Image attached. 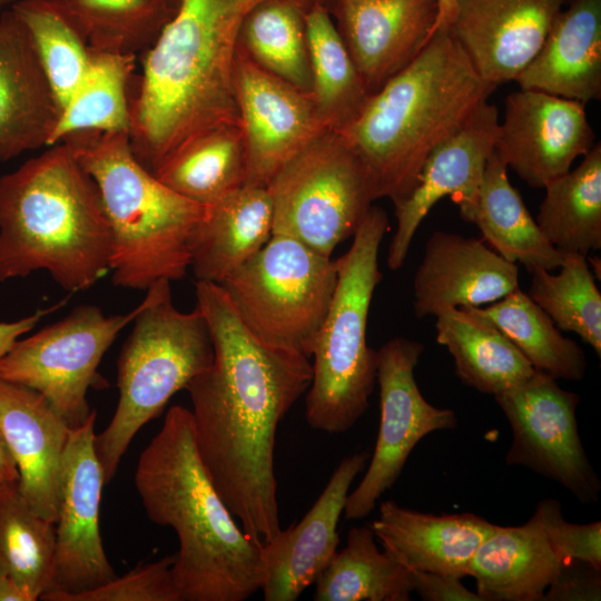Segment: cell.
Wrapping results in <instances>:
<instances>
[{"label": "cell", "mask_w": 601, "mask_h": 601, "mask_svg": "<svg viewBox=\"0 0 601 601\" xmlns=\"http://www.w3.org/2000/svg\"><path fill=\"white\" fill-rule=\"evenodd\" d=\"M196 298L214 343L211 364L185 387L197 452L244 533L263 545L282 530L277 426L308 390L312 363L255 335L219 284L197 280Z\"/></svg>", "instance_id": "6da1fadb"}, {"label": "cell", "mask_w": 601, "mask_h": 601, "mask_svg": "<svg viewBox=\"0 0 601 601\" xmlns=\"http://www.w3.org/2000/svg\"><path fill=\"white\" fill-rule=\"evenodd\" d=\"M262 0H179L145 50L130 99V144L152 174L178 147L215 127L240 125L234 65L242 23Z\"/></svg>", "instance_id": "7a4b0ae2"}, {"label": "cell", "mask_w": 601, "mask_h": 601, "mask_svg": "<svg viewBox=\"0 0 601 601\" xmlns=\"http://www.w3.org/2000/svg\"><path fill=\"white\" fill-rule=\"evenodd\" d=\"M135 486L147 518L171 528V573L183 601H244L265 581L262 546L217 492L196 447L190 410L171 406L141 452Z\"/></svg>", "instance_id": "3957f363"}, {"label": "cell", "mask_w": 601, "mask_h": 601, "mask_svg": "<svg viewBox=\"0 0 601 601\" xmlns=\"http://www.w3.org/2000/svg\"><path fill=\"white\" fill-rule=\"evenodd\" d=\"M496 87L476 72L449 28L440 29L339 134L366 166L378 198L395 207L413 190L430 154Z\"/></svg>", "instance_id": "277c9868"}, {"label": "cell", "mask_w": 601, "mask_h": 601, "mask_svg": "<svg viewBox=\"0 0 601 601\" xmlns=\"http://www.w3.org/2000/svg\"><path fill=\"white\" fill-rule=\"evenodd\" d=\"M111 256L99 190L66 142L0 177V282L45 269L80 292L110 269Z\"/></svg>", "instance_id": "5b68a950"}, {"label": "cell", "mask_w": 601, "mask_h": 601, "mask_svg": "<svg viewBox=\"0 0 601 601\" xmlns=\"http://www.w3.org/2000/svg\"><path fill=\"white\" fill-rule=\"evenodd\" d=\"M62 141L99 190L112 234L114 284L146 290L159 279L185 277L205 205L180 196L141 165L127 131H82Z\"/></svg>", "instance_id": "8992f818"}, {"label": "cell", "mask_w": 601, "mask_h": 601, "mask_svg": "<svg viewBox=\"0 0 601 601\" xmlns=\"http://www.w3.org/2000/svg\"><path fill=\"white\" fill-rule=\"evenodd\" d=\"M388 228L385 210L372 206L349 249L335 260L336 287L312 352L306 421L314 430L346 432L368 408L377 352L367 345V317L382 279L378 252Z\"/></svg>", "instance_id": "52a82bcc"}, {"label": "cell", "mask_w": 601, "mask_h": 601, "mask_svg": "<svg viewBox=\"0 0 601 601\" xmlns=\"http://www.w3.org/2000/svg\"><path fill=\"white\" fill-rule=\"evenodd\" d=\"M146 290L119 355L116 411L95 437L105 483L115 476L136 433L214 359L213 337L200 309H177L168 279Z\"/></svg>", "instance_id": "ba28073f"}, {"label": "cell", "mask_w": 601, "mask_h": 601, "mask_svg": "<svg viewBox=\"0 0 601 601\" xmlns=\"http://www.w3.org/2000/svg\"><path fill=\"white\" fill-rule=\"evenodd\" d=\"M266 188L273 234L293 237L328 258L339 243L354 236L378 199L362 159L332 130L303 147Z\"/></svg>", "instance_id": "9c48e42d"}, {"label": "cell", "mask_w": 601, "mask_h": 601, "mask_svg": "<svg viewBox=\"0 0 601 601\" xmlns=\"http://www.w3.org/2000/svg\"><path fill=\"white\" fill-rule=\"evenodd\" d=\"M336 283L335 262L293 237L273 234L219 285L255 335L311 358Z\"/></svg>", "instance_id": "30bf717a"}, {"label": "cell", "mask_w": 601, "mask_h": 601, "mask_svg": "<svg viewBox=\"0 0 601 601\" xmlns=\"http://www.w3.org/2000/svg\"><path fill=\"white\" fill-rule=\"evenodd\" d=\"M137 311L106 315L93 305L76 307L61 321L19 338L0 359V380L38 392L70 428L80 426L92 412L87 393L98 365Z\"/></svg>", "instance_id": "8fae6325"}, {"label": "cell", "mask_w": 601, "mask_h": 601, "mask_svg": "<svg viewBox=\"0 0 601 601\" xmlns=\"http://www.w3.org/2000/svg\"><path fill=\"white\" fill-rule=\"evenodd\" d=\"M423 351L422 343L402 336L391 338L376 351L378 434L362 481L347 495L343 511L347 520L363 519L374 510L424 436L457 426L454 411L430 404L416 384L414 370Z\"/></svg>", "instance_id": "7c38bea8"}, {"label": "cell", "mask_w": 601, "mask_h": 601, "mask_svg": "<svg viewBox=\"0 0 601 601\" xmlns=\"http://www.w3.org/2000/svg\"><path fill=\"white\" fill-rule=\"evenodd\" d=\"M513 440L509 466H524L558 482L582 503L595 502L600 479L583 449L575 416L580 396L541 372L494 396Z\"/></svg>", "instance_id": "4fadbf2b"}, {"label": "cell", "mask_w": 601, "mask_h": 601, "mask_svg": "<svg viewBox=\"0 0 601 601\" xmlns=\"http://www.w3.org/2000/svg\"><path fill=\"white\" fill-rule=\"evenodd\" d=\"M96 411L70 428L62 455L60 501L56 521L53 587L40 597L93 590L117 575L105 553L99 531L104 471L95 446Z\"/></svg>", "instance_id": "5bb4252c"}, {"label": "cell", "mask_w": 601, "mask_h": 601, "mask_svg": "<svg viewBox=\"0 0 601 601\" xmlns=\"http://www.w3.org/2000/svg\"><path fill=\"white\" fill-rule=\"evenodd\" d=\"M234 90L245 147L244 185L267 187L292 157L328 130L309 93L258 66L239 46Z\"/></svg>", "instance_id": "9a60e30c"}, {"label": "cell", "mask_w": 601, "mask_h": 601, "mask_svg": "<svg viewBox=\"0 0 601 601\" xmlns=\"http://www.w3.org/2000/svg\"><path fill=\"white\" fill-rule=\"evenodd\" d=\"M585 105L539 90L505 99L494 154L529 186L544 188L594 146Z\"/></svg>", "instance_id": "2e32d148"}, {"label": "cell", "mask_w": 601, "mask_h": 601, "mask_svg": "<svg viewBox=\"0 0 601 601\" xmlns=\"http://www.w3.org/2000/svg\"><path fill=\"white\" fill-rule=\"evenodd\" d=\"M499 126V111L486 101L430 154L413 190L395 206L396 230L388 246V268L403 266L418 226L443 197L449 196L462 218L471 223Z\"/></svg>", "instance_id": "e0dca14e"}, {"label": "cell", "mask_w": 601, "mask_h": 601, "mask_svg": "<svg viewBox=\"0 0 601 601\" xmlns=\"http://www.w3.org/2000/svg\"><path fill=\"white\" fill-rule=\"evenodd\" d=\"M326 7L371 95L423 50L439 13V0H331Z\"/></svg>", "instance_id": "ac0fdd59"}, {"label": "cell", "mask_w": 601, "mask_h": 601, "mask_svg": "<svg viewBox=\"0 0 601 601\" xmlns=\"http://www.w3.org/2000/svg\"><path fill=\"white\" fill-rule=\"evenodd\" d=\"M562 8L559 0H456L447 28L476 72L499 86L528 67Z\"/></svg>", "instance_id": "d6986e66"}, {"label": "cell", "mask_w": 601, "mask_h": 601, "mask_svg": "<svg viewBox=\"0 0 601 601\" xmlns=\"http://www.w3.org/2000/svg\"><path fill=\"white\" fill-rule=\"evenodd\" d=\"M370 457L368 451L344 457L304 518L263 544L265 601L296 600L333 559L349 487Z\"/></svg>", "instance_id": "ffe728a7"}, {"label": "cell", "mask_w": 601, "mask_h": 601, "mask_svg": "<svg viewBox=\"0 0 601 601\" xmlns=\"http://www.w3.org/2000/svg\"><path fill=\"white\" fill-rule=\"evenodd\" d=\"M519 287V267L483 240L434 231L415 273L417 318L493 303Z\"/></svg>", "instance_id": "44dd1931"}, {"label": "cell", "mask_w": 601, "mask_h": 601, "mask_svg": "<svg viewBox=\"0 0 601 601\" xmlns=\"http://www.w3.org/2000/svg\"><path fill=\"white\" fill-rule=\"evenodd\" d=\"M61 112L33 41L11 9L0 13V161L49 146Z\"/></svg>", "instance_id": "7402d4cb"}, {"label": "cell", "mask_w": 601, "mask_h": 601, "mask_svg": "<svg viewBox=\"0 0 601 601\" xmlns=\"http://www.w3.org/2000/svg\"><path fill=\"white\" fill-rule=\"evenodd\" d=\"M0 430L18 467L22 496L56 523L70 427L38 392L0 380Z\"/></svg>", "instance_id": "603a6c76"}, {"label": "cell", "mask_w": 601, "mask_h": 601, "mask_svg": "<svg viewBox=\"0 0 601 601\" xmlns=\"http://www.w3.org/2000/svg\"><path fill=\"white\" fill-rule=\"evenodd\" d=\"M370 526L384 550L408 571L462 579L496 524L473 513L435 515L385 501Z\"/></svg>", "instance_id": "cb8c5ba5"}, {"label": "cell", "mask_w": 601, "mask_h": 601, "mask_svg": "<svg viewBox=\"0 0 601 601\" xmlns=\"http://www.w3.org/2000/svg\"><path fill=\"white\" fill-rule=\"evenodd\" d=\"M583 105L601 98V0H573L561 9L535 57L515 79Z\"/></svg>", "instance_id": "d4e9b609"}, {"label": "cell", "mask_w": 601, "mask_h": 601, "mask_svg": "<svg viewBox=\"0 0 601 601\" xmlns=\"http://www.w3.org/2000/svg\"><path fill=\"white\" fill-rule=\"evenodd\" d=\"M565 561L534 511L524 524L496 525L475 551L467 575L483 601H543Z\"/></svg>", "instance_id": "484cf974"}, {"label": "cell", "mask_w": 601, "mask_h": 601, "mask_svg": "<svg viewBox=\"0 0 601 601\" xmlns=\"http://www.w3.org/2000/svg\"><path fill=\"white\" fill-rule=\"evenodd\" d=\"M273 234V206L266 187L243 185L205 205L191 246L197 280L221 284L250 259Z\"/></svg>", "instance_id": "4316f807"}, {"label": "cell", "mask_w": 601, "mask_h": 601, "mask_svg": "<svg viewBox=\"0 0 601 601\" xmlns=\"http://www.w3.org/2000/svg\"><path fill=\"white\" fill-rule=\"evenodd\" d=\"M435 328L436 342L454 359L456 376L481 393L495 396L535 373L502 332L465 308L441 313Z\"/></svg>", "instance_id": "83f0119b"}, {"label": "cell", "mask_w": 601, "mask_h": 601, "mask_svg": "<svg viewBox=\"0 0 601 601\" xmlns=\"http://www.w3.org/2000/svg\"><path fill=\"white\" fill-rule=\"evenodd\" d=\"M471 223L494 252L508 262L524 265L529 273L540 268L551 272L563 262L564 256L546 239L494 151L485 166Z\"/></svg>", "instance_id": "f1b7e54d"}, {"label": "cell", "mask_w": 601, "mask_h": 601, "mask_svg": "<svg viewBox=\"0 0 601 601\" xmlns=\"http://www.w3.org/2000/svg\"><path fill=\"white\" fill-rule=\"evenodd\" d=\"M312 90L316 110L328 130L339 132L364 109L366 89L328 8L313 2L305 13Z\"/></svg>", "instance_id": "f546056e"}, {"label": "cell", "mask_w": 601, "mask_h": 601, "mask_svg": "<svg viewBox=\"0 0 601 601\" xmlns=\"http://www.w3.org/2000/svg\"><path fill=\"white\" fill-rule=\"evenodd\" d=\"M536 223L562 255L587 256L601 248V144L574 169L545 187Z\"/></svg>", "instance_id": "4dcf8cb0"}, {"label": "cell", "mask_w": 601, "mask_h": 601, "mask_svg": "<svg viewBox=\"0 0 601 601\" xmlns=\"http://www.w3.org/2000/svg\"><path fill=\"white\" fill-rule=\"evenodd\" d=\"M154 175L180 196L209 205L245 183L240 125H221L186 141Z\"/></svg>", "instance_id": "1f68e13d"}, {"label": "cell", "mask_w": 601, "mask_h": 601, "mask_svg": "<svg viewBox=\"0 0 601 601\" xmlns=\"http://www.w3.org/2000/svg\"><path fill=\"white\" fill-rule=\"evenodd\" d=\"M370 525L353 526L346 546L316 579L315 601H408L413 592L406 568L381 552Z\"/></svg>", "instance_id": "d6a6232c"}, {"label": "cell", "mask_w": 601, "mask_h": 601, "mask_svg": "<svg viewBox=\"0 0 601 601\" xmlns=\"http://www.w3.org/2000/svg\"><path fill=\"white\" fill-rule=\"evenodd\" d=\"M502 332L535 371L555 380L580 381L583 349L563 336L550 316L519 287L486 307L465 308Z\"/></svg>", "instance_id": "836d02e7"}, {"label": "cell", "mask_w": 601, "mask_h": 601, "mask_svg": "<svg viewBox=\"0 0 601 601\" xmlns=\"http://www.w3.org/2000/svg\"><path fill=\"white\" fill-rule=\"evenodd\" d=\"M309 0H262L245 17L238 46L258 66L311 93L305 13Z\"/></svg>", "instance_id": "e575fe53"}, {"label": "cell", "mask_w": 601, "mask_h": 601, "mask_svg": "<svg viewBox=\"0 0 601 601\" xmlns=\"http://www.w3.org/2000/svg\"><path fill=\"white\" fill-rule=\"evenodd\" d=\"M135 60L131 53L91 50L88 68L63 105L49 146L82 131L129 132L128 89Z\"/></svg>", "instance_id": "d590c367"}, {"label": "cell", "mask_w": 601, "mask_h": 601, "mask_svg": "<svg viewBox=\"0 0 601 601\" xmlns=\"http://www.w3.org/2000/svg\"><path fill=\"white\" fill-rule=\"evenodd\" d=\"M56 523L35 512L19 482L0 483V571L36 600L53 587Z\"/></svg>", "instance_id": "8d00e7d4"}, {"label": "cell", "mask_w": 601, "mask_h": 601, "mask_svg": "<svg viewBox=\"0 0 601 601\" xmlns=\"http://www.w3.org/2000/svg\"><path fill=\"white\" fill-rule=\"evenodd\" d=\"M10 8L29 31L62 109L89 65L85 36L60 0H18Z\"/></svg>", "instance_id": "74e56055"}, {"label": "cell", "mask_w": 601, "mask_h": 601, "mask_svg": "<svg viewBox=\"0 0 601 601\" xmlns=\"http://www.w3.org/2000/svg\"><path fill=\"white\" fill-rule=\"evenodd\" d=\"M60 1L95 51L146 50L175 12L164 0Z\"/></svg>", "instance_id": "f35d334b"}, {"label": "cell", "mask_w": 601, "mask_h": 601, "mask_svg": "<svg viewBox=\"0 0 601 601\" xmlns=\"http://www.w3.org/2000/svg\"><path fill=\"white\" fill-rule=\"evenodd\" d=\"M563 256L559 274L542 268L530 273L526 294L560 331L575 333L601 356V295L587 256Z\"/></svg>", "instance_id": "ab89813d"}, {"label": "cell", "mask_w": 601, "mask_h": 601, "mask_svg": "<svg viewBox=\"0 0 601 601\" xmlns=\"http://www.w3.org/2000/svg\"><path fill=\"white\" fill-rule=\"evenodd\" d=\"M174 559L166 555L93 590L57 595L53 601H183L171 573Z\"/></svg>", "instance_id": "60d3db41"}, {"label": "cell", "mask_w": 601, "mask_h": 601, "mask_svg": "<svg viewBox=\"0 0 601 601\" xmlns=\"http://www.w3.org/2000/svg\"><path fill=\"white\" fill-rule=\"evenodd\" d=\"M559 553L566 560H579L601 571V522H568L556 499L541 500L534 510Z\"/></svg>", "instance_id": "b9f144b4"}, {"label": "cell", "mask_w": 601, "mask_h": 601, "mask_svg": "<svg viewBox=\"0 0 601 601\" xmlns=\"http://www.w3.org/2000/svg\"><path fill=\"white\" fill-rule=\"evenodd\" d=\"M599 570L579 560L565 561L553 583L546 589L544 601H595L601 598Z\"/></svg>", "instance_id": "7bdbcfd3"}, {"label": "cell", "mask_w": 601, "mask_h": 601, "mask_svg": "<svg viewBox=\"0 0 601 601\" xmlns=\"http://www.w3.org/2000/svg\"><path fill=\"white\" fill-rule=\"evenodd\" d=\"M413 592L424 601H483L463 585L461 579L426 571H408Z\"/></svg>", "instance_id": "ee69618b"}, {"label": "cell", "mask_w": 601, "mask_h": 601, "mask_svg": "<svg viewBox=\"0 0 601 601\" xmlns=\"http://www.w3.org/2000/svg\"><path fill=\"white\" fill-rule=\"evenodd\" d=\"M57 304L50 308L39 309L33 314L14 322L0 323V359L9 352L13 344L24 334L29 333L39 321L55 308L60 307Z\"/></svg>", "instance_id": "f6af8a7d"}, {"label": "cell", "mask_w": 601, "mask_h": 601, "mask_svg": "<svg viewBox=\"0 0 601 601\" xmlns=\"http://www.w3.org/2000/svg\"><path fill=\"white\" fill-rule=\"evenodd\" d=\"M19 479L16 461L0 430V483L19 482Z\"/></svg>", "instance_id": "bcb514c9"}, {"label": "cell", "mask_w": 601, "mask_h": 601, "mask_svg": "<svg viewBox=\"0 0 601 601\" xmlns=\"http://www.w3.org/2000/svg\"><path fill=\"white\" fill-rule=\"evenodd\" d=\"M0 601H35V599L22 585L0 571Z\"/></svg>", "instance_id": "7dc6e473"}, {"label": "cell", "mask_w": 601, "mask_h": 601, "mask_svg": "<svg viewBox=\"0 0 601 601\" xmlns=\"http://www.w3.org/2000/svg\"><path fill=\"white\" fill-rule=\"evenodd\" d=\"M456 0H439V13L434 26V32L449 27Z\"/></svg>", "instance_id": "c3c4849f"}, {"label": "cell", "mask_w": 601, "mask_h": 601, "mask_svg": "<svg viewBox=\"0 0 601 601\" xmlns=\"http://www.w3.org/2000/svg\"><path fill=\"white\" fill-rule=\"evenodd\" d=\"M18 0H0V10L10 8Z\"/></svg>", "instance_id": "681fc988"}, {"label": "cell", "mask_w": 601, "mask_h": 601, "mask_svg": "<svg viewBox=\"0 0 601 601\" xmlns=\"http://www.w3.org/2000/svg\"><path fill=\"white\" fill-rule=\"evenodd\" d=\"M174 11L176 10L179 0H164Z\"/></svg>", "instance_id": "f907efd6"}, {"label": "cell", "mask_w": 601, "mask_h": 601, "mask_svg": "<svg viewBox=\"0 0 601 601\" xmlns=\"http://www.w3.org/2000/svg\"><path fill=\"white\" fill-rule=\"evenodd\" d=\"M331 0H312V2H321V3H324L325 6Z\"/></svg>", "instance_id": "816d5d0a"}, {"label": "cell", "mask_w": 601, "mask_h": 601, "mask_svg": "<svg viewBox=\"0 0 601 601\" xmlns=\"http://www.w3.org/2000/svg\"><path fill=\"white\" fill-rule=\"evenodd\" d=\"M563 6H566L569 4L570 2H572L573 0H559Z\"/></svg>", "instance_id": "f5cc1de1"}]
</instances>
